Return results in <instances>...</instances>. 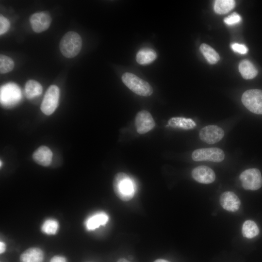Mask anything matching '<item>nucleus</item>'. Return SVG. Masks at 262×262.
<instances>
[{
  "label": "nucleus",
  "instance_id": "obj_28",
  "mask_svg": "<svg viewBox=\"0 0 262 262\" xmlns=\"http://www.w3.org/2000/svg\"><path fill=\"white\" fill-rule=\"evenodd\" d=\"M231 48L234 52L241 54H246L248 51V49L245 45L237 43L232 44Z\"/></svg>",
  "mask_w": 262,
  "mask_h": 262
},
{
  "label": "nucleus",
  "instance_id": "obj_24",
  "mask_svg": "<svg viewBox=\"0 0 262 262\" xmlns=\"http://www.w3.org/2000/svg\"><path fill=\"white\" fill-rule=\"evenodd\" d=\"M59 227V224L57 220L53 219L46 220L41 227L42 231L47 234H55Z\"/></svg>",
  "mask_w": 262,
  "mask_h": 262
},
{
  "label": "nucleus",
  "instance_id": "obj_30",
  "mask_svg": "<svg viewBox=\"0 0 262 262\" xmlns=\"http://www.w3.org/2000/svg\"><path fill=\"white\" fill-rule=\"evenodd\" d=\"M5 250H6L5 244L2 241H0V254L3 253V252H4Z\"/></svg>",
  "mask_w": 262,
  "mask_h": 262
},
{
  "label": "nucleus",
  "instance_id": "obj_7",
  "mask_svg": "<svg viewBox=\"0 0 262 262\" xmlns=\"http://www.w3.org/2000/svg\"><path fill=\"white\" fill-rule=\"evenodd\" d=\"M242 187L246 190H257L262 185V177L257 168H250L244 171L240 175Z\"/></svg>",
  "mask_w": 262,
  "mask_h": 262
},
{
  "label": "nucleus",
  "instance_id": "obj_20",
  "mask_svg": "<svg viewBox=\"0 0 262 262\" xmlns=\"http://www.w3.org/2000/svg\"><path fill=\"white\" fill-rule=\"evenodd\" d=\"M42 90L41 84L33 80L28 81L25 85V95L28 99H32L39 96L41 94Z\"/></svg>",
  "mask_w": 262,
  "mask_h": 262
},
{
  "label": "nucleus",
  "instance_id": "obj_17",
  "mask_svg": "<svg viewBox=\"0 0 262 262\" xmlns=\"http://www.w3.org/2000/svg\"><path fill=\"white\" fill-rule=\"evenodd\" d=\"M239 70L243 78L246 80L252 79L258 74V70L249 60L242 61L239 65Z\"/></svg>",
  "mask_w": 262,
  "mask_h": 262
},
{
  "label": "nucleus",
  "instance_id": "obj_27",
  "mask_svg": "<svg viewBox=\"0 0 262 262\" xmlns=\"http://www.w3.org/2000/svg\"><path fill=\"white\" fill-rule=\"evenodd\" d=\"M10 22L7 18L1 14L0 15V34L6 33L10 28Z\"/></svg>",
  "mask_w": 262,
  "mask_h": 262
},
{
  "label": "nucleus",
  "instance_id": "obj_3",
  "mask_svg": "<svg viewBox=\"0 0 262 262\" xmlns=\"http://www.w3.org/2000/svg\"><path fill=\"white\" fill-rule=\"evenodd\" d=\"M122 81L128 88L137 95L147 97L153 93V89L147 82L132 73H124Z\"/></svg>",
  "mask_w": 262,
  "mask_h": 262
},
{
  "label": "nucleus",
  "instance_id": "obj_25",
  "mask_svg": "<svg viewBox=\"0 0 262 262\" xmlns=\"http://www.w3.org/2000/svg\"><path fill=\"white\" fill-rule=\"evenodd\" d=\"M14 67V62L9 57L3 54L0 55V72L4 74L10 72Z\"/></svg>",
  "mask_w": 262,
  "mask_h": 262
},
{
  "label": "nucleus",
  "instance_id": "obj_22",
  "mask_svg": "<svg viewBox=\"0 0 262 262\" xmlns=\"http://www.w3.org/2000/svg\"><path fill=\"white\" fill-rule=\"evenodd\" d=\"M201 52L210 64H215L220 59L218 53L211 47L206 44H202L199 48Z\"/></svg>",
  "mask_w": 262,
  "mask_h": 262
},
{
  "label": "nucleus",
  "instance_id": "obj_4",
  "mask_svg": "<svg viewBox=\"0 0 262 262\" xmlns=\"http://www.w3.org/2000/svg\"><path fill=\"white\" fill-rule=\"evenodd\" d=\"M22 98L20 88L15 83L9 82L1 86L0 100L1 105L11 108L16 105Z\"/></svg>",
  "mask_w": 262,
  "mask_h": 262
},
{
  "label": "nucleus",
  "instance_id": "obj_18",
  "mask_svg": "<svg viewBox=\"0 0 262 262\" xmlns=\"http://www.w3.org/2000/svg\"><path fill=\"white\" fill-rule=\"evenodd\" d=\"M157 58L156 52L151 49L144 48L140 49L136 54L137 62L142 65L149 64Z\"/></svg>",
  "mask_w": 262,
  "mask_h": 262
},
{
  "label": "nucleus",
  "instance_id": "obj_12",
  "mask_svg": "<svg viewBox=\"0 0 262 262\" xmlns=\"http://www.w3.org/2000/svg\"><path fill=\"white\" fill-rule=\"evenodd\" d=\"M192 176L196 181L209 184L213 182L215 179V174L213 169L205 165H200L194 168Z\"/></svg>",
  "mask_w": 262,
  "mask_h": 262
},
{
  "label": "nucleus",
  "instance_id": "obj_32",
  "mask_svg": "<svg viewBox=\"0 0 262 262\" xmlns=\"http://www.w3.org/2000/svg\"><path fill=\"white\" fill-rule=\"evenodd\" d=\"M117 262H131L129 261L124 259V258H121L119 259Z\"/></svg>",
  "mask_w": 262,
  "mask_h": 262
},
{
  "label": "nucleus",
  "instance_id": "obj_13",
  "mask_svg": "<svg viewBox=\"0 0 262 262\" xmlns=\"http://www.w3.org/2000/svg\"><path fill=\"white\" fill-rule=\"evenodd\" d=\"M220 203L224 209L231 212L237 211L241 205L239 197L230 191H226L221 194Z\"/></svg>",
  "mask_w": 262,
  "mask_h": 262
},
{
  "label": "nucleus",
  "instance_id": "obj_14",
  "mask_svg": "<svg viewBox=\"0 0 262 262\" xmlns=\"http://www.w3.org/2000/svg\"><path fill=\"white\" fill-rule=\"evenodd\" d=\"M52 152L49 148L45 146H42L34 151L33 158L38 164L48 166L52 162Z\"/></svg>",
  "mask_w": 262,
  "mask_h": 262
},
{
  "label": "nucleus",
  "instance_id": "obj_9",
  "mask_svg": "<svg viewBox=\"0 0 262 262\" xmlns=\"http://www.w3.org/2000/svg\"><path fill=\"white\" fill-rule=\"evenodd\" d=\"M224 135L223 129L215 125H208L202 128L199 132L200 139L208 144L220 141Z\"/></svg>",
  "mask_w": 262,
  "mask_h": 262
},
{
  "label": "nucleus",
  "instance_id": "obj_8",
  "mask_svg": "<svg viewBox=\"0 0 262 262\" xmlns=\"http://www.w3.org/2000/svg\"><path fill=\"white\" fill-rule=\"evenodd\" d=\"M225 158L224 151L217 147L199 148L192 154V159L196 162L208 161L219 163Z\"/></svg>",
  "mask_w": 262,
  "mask_h": 262
},
{
  "label": "nucleus",
  "instance_id": "obj_31",
  "mask_svg": "<svg viewBox=\"0 0 262 262\" xmlns=\"http://www.w3.org/2000/svg\"><path fill=\"white\" fill-rule=\"evenodd\" d=\"M154 262H169L166 260L159 259H157L155 260Z\"/></svg>",
  "mask_w": 262,
  "mask_h": 262
},
{
  "label": "nucleus",
  "instance_id": "obj_5",
  "mask_svg": "<svg viewBox=\"0 0 262 262\" xmlns=\"http://www.w3.org/2000/svg\"><path fill=\"white\" fill-rule=\"evenodd\" d=\"M242 102L250 112L262 114V90L254 89L245 91L242 95Z\"/></svg>",
  "mask_w": 262,
  "mask_h": 262
},
{
  "label": "nucleus",
  "instance_id": "obj_11",
  "mask_svg": "<svg viewBox=\"0 0 262 262\" xmlns=\"http://www.w3.org/2000/svg\"><path fill=\"white\" fill-rule=\"evenodd\" d=\"M30 22L33 31L39 33L49 28L51 22V17L48 12H37L31 16Z\"/></svg>",
  "mask_w": 262,
  "mask_h": 262
},
{
  "label": "nucleus",
  "instance_id": "obj_21",
  "mask_svg": "<svg viewBox=\"0 0 262 262\" xmlns=\"http://www.w3.org/2000/svg\"><path fill=\"white\" fill-rule=\"evenodd\" d=\"M242 232L244 237L251 239L257 236L259 229L257 224L252 220H246L243 224Z\"/></svg>",
  "mask_w": 262,
  "mask_h": 262
},
{
  "label": "nucleus",
  "instance_id": "obj_19",
  "mask_svg": "<svg viewBox=\"0 0 262 262\" xmlns=\"http://www.w3.org/2000/svg\"><path fill=\"white\" fill-rule=\"evenodd\" d=\"M169 126L174 128H180L184 130L194 129L196 124L191 118H186L182 117H172L168 121Z\"/></svg>",
  "mask_w": 262,
  "mask_h": 262
},
{
  "label": "nucleus",
  "instance_id": "obj_26",
  "mask_svg": "<svg viewBox=\"0 0 262 262\" xmlns=\"http://www.w3.org/2000/svg\"><path fill=\"white\" fill-rule=\"evenodd\" d=\"M241 21V16L237 13H233L224 20L227 25L231 26L238 24Z\"/></svg>",
  "mask_w": 262,
  "mask_h": 262
},
{
  "label": "nucleus",
  "instance_id": "obj_23",
  "mask_svg": "<svg viewBox=\"0 0 262 262\" xmlns=\"http://www.w3.org/2000/svg\"><path fill=\"white\" fill-rule=\"evenodd\" d=\"M233 0H216L214 3V10L218 14H225L230 11L235 6Z\"/></svg>",
  "mask_w": 262,
  "mask_h": 262
},
{
  "label": "nucleus",
  "instance_id": "obj_10",
  "mask_svg": "<svg viewBox=\"0 0 262 262\" xmlns=\"http://www.w3.org/2000/svg\"><path fill=\"white\" fill-rule=\"evenodd\" d=\"M155 121L149 112L146 110L139 112L135 118V126L137 132L145 134L155 126Z\"/></svg>",
  "mask_w": 262,
  "mask_h": 262
},
{
  "label": "nucleus",
  "instance_id": "obj_16",
  "mask_svg": "<svg viewBox=\"0 0 262 262\" xmlns=\"http://www.w3.org/2000/svg\"><path fill=\"white\" fill-rule=\"evenodd\" d=\"M44 253L38 247H31L26 249L20 255V262H43Z\"/></svg>",
  "mask_w": 262,
  "mask_h": 262
},
{
  "label": "nucleus",
  "instance_id": "obj_6",
  "mask_svg": "<svg viewBox=\"0 0 262 262\" xmlns=\"http://www.w3.org/2000/svg\"><path fill=\"white\" fill-rule=\"evenodd\" d=\"M60 90L55 85H51L47 90L41 104L40 109L47 115H51L57 108L59 100Z\"/></svg>",
  "mask_w": 262,
  "mask_h": 262
},
{
  "label": "nucleus",
  "instance_id": "obj_2",
  "mask_svg": "<svg viewBox=\"0 0 262 262\" xmlns=\"http://www.w3.org/2000/svg\"><path fill=\"white\" fill-rule=\"evenodd\" d=\"M82 46L81 36L75 32L66 33L61 38L60 49L62 54L66 58H72L80 52Z\"/></svg>",
  "mask_w": 262,
  "mask_h": 262
},
{
  "label": "nucleus",
  "instance_id": "obj_1",
  "mask_svg": "<svg viewBox=\"0 0 262 262\" xmlns=\"http://www.w3.org/2000/svg\"><path fill=\"white\" fill-rule=\"evenodd\" d=\"M114 192L123 201L131 199L135 194V187L131 178L123 172L117 173L113 182Z\"/></svg>",
  "mask_w": 262,
  "mask_h": 262
},
{
  "label": "nucleus",
  "instance_id": "obj_29",
  "mask_svg": "<svg viewBox=\"0 0 262 262\" xmlns=\"http://www.w3.org/2000/svg\"><path fill=\"white\" fill-rule=\"evenodd\" d=\"M49 262H67L66 258L61 256H55L50 260Z\"/></svg>",
  "mask_w": 262,
  "mask_h": 262
},
{
  "label": "nucleus",
  "instance_id": "obj_15",
  "mask_svg": "<svg viewBox=\"0 0 262 262\" xmlns=\"http://www.w3.org/2000/svg\"><path fill=\"white\" fill-rule=\"evenodd\" d=\"M108 219V215L105 212L96 213L87 219L85 226L88 230H93L100 226L105 225Z\"/></svg>",
  "mask_w": 262,
  "mask_h": 262
}]
</instances>
